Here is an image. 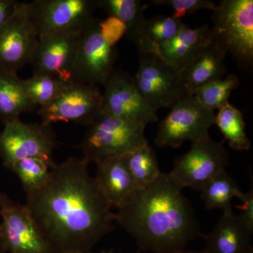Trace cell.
<instances>
[{"label":"cell","instance_id":"obj_13","mask_svg":"<svg viewBox=\"0 0 253 253\" xmlns=\"http://www.w3.org/2000/svg\"><path fill=\"white\" fill-rule=\"evenodd\" d=\"M102 113L142 123L147 126L158 121L157 111L150 106L128 73L114 69L104 84Z\"/></svg>","mask_w":253,"mask_h":253},{"label":"cell","instance_id":"obj_32","mask_svg":"<svg viewBox=\"0 0 253 253\" xmlns=\"http://www.w3.org/2000/svg\"><path fill=\"white\" fill-rule=\"evenodd\" d=\"M19 3L15 0H0V26L12 16Z\"/></svg>","mask_w":253,"mask_h":253},{"label":"cell","instance_id":"obj_28","mask_svg":"<svg viewBox=\"0 0 253 253\" xmlns=\"http://www.w3.org/2000/svg\"><path fill=\"white\" fill-rule=\"evenodd\" d=\"M68 83L48 75L33 74L23 80L28 97L35 106L40 108L51 104Z\"/></svg>","mask_w":253,"mask_h":253},{"label":"cell","instance_id":"obj_6","mask_svg":"<svg viewBox=\"0 0 253 253\" xmlns=\"http://www.w3.org/2000/svg\"><path fill=\"white\" fill-rule=\"evenodd\" d=\"M56 144L52 126L26 123L18 119L6 123L0 132V158L6 168L28 158H41L54 166L53 151Z\"/></svg>","mask_w":253,"mask_h":253},{"label":"cell","instance_id":"obj_3","mask_svg":"<svg viewBox=\"0 0 253 253\" xmlns=\"http://www.w3.org/2000/svg\"><path fill=\"white\" fill-rule=\"evenodd\" d=\"M142 123L101 114L86 126L81 148L83 158L97 163L106 158L124 156L148 143Z\"/></svg>","mask_w":253,"mask_h":253},{"label":"cell","instance_id":"obj_30","mask_svg":"<svg viewBox=\"0 0 253 253\" xmlns=\"http://www.w3.org/2000/svg\"><path fill=\"white\" fill-rule=\"evenodd\" d=\"M99 28L105 41L112 46H116L126 33L125 23L113 16H108L102 21L99 20Z\"/></svg>","mask_w":253,"mask_h":253},{"label":"cell","instance_id":"obj_27","mask_svg":"<svg viewBox=\"0 0 253 253\" xmlns=\"http://www.w3.org/2000/svg\"><path fill=\"white\" fill-rule=\"evenodd\" d=\"M239 84V78L231 73L222 79L205 84L196 89L192 95L205 107L214 111L229 103L231 92L238 88Z\"/></svg>","mask_w":253,"mask_h":253},{"label":"cell","instance_id":"obj_35","mask_svg":"<svg viewBox=\"0 0 253 253\" xmlns=\"http://www.w3.org/2000/svg\"><path fill=\"white\" fill-rule=\"evenodd\" d=\"M100 253H113V251H102V252H101Z\"/></svg>","mask_w":253,"mask_h":253},{"label":"cell","instance_id":"obj_9","mask_svg":"<svg viewBox=\"0 0 253 253\" xmlns=\"http://www.w3.org/2000/svg\"><path fill=\"white\" fill-rule=\"evenodd\" d=\"M28 13L38 37L65 31L84 30L94 19L97 0H35Z\"/></svg>","mask_w":253,"mask_h":253},{"label":"cell","instance_id":"obj_29","mask_svg":"<svg viewBox=\"0 0 253 253\" xmlns=\"http://www.w3.org/2000/svg\"><path fill=\"white\" fill-rule=\"evenodd\" d=\"M151 2L158 6L171 8L174 11L173 17L178 19L200 10L208 9L213 11L217 4L211 0H152Z\"/></svg>","mask_w":253,"mask_h":253},{"label":"cell","instance_id":"obj_24","mask_svg":"<svg viewBox=\"0 0 253 253\" xmlns=\"http://www.w3.org/2000/svg\"><path fill=\"white\" fill-rule=\"evenodd\" d=\"M97 5L108 16L117 18L125 23L126 37L133 42L146 21L144 12L147 5L140 0H97Z\"/></svg>","mask_w":253,"mask_h":253},{"label":"cell","instance_id":"obj_18","mask_svg":"<svg viewBox=\"0 0 253 253\" xmlns=\"http://www.w3.org/2000/svg\"><path fill=\"white\" fill-rule=\"evenodd\" d=\"M96 165V185L111 208L118 209L137 189L123 156L106 158Z\"/></svg>","mask_w":253,"mask_h":253},{"label":"cell","instance_id":"obj_17","mask_svg":"<svg viewBox=\"0 0 253 253\" xmlns=\"http://www.w3.org/2000/svg\"><path fill=\"white\" fill-rule=\"evenodd\" d=\"M253 232L232 208L223 211L217 224L205 240V253H253Z\"/></svg>","mask_w":253,"mask_h":253},{"label":"cell","instance_id":"obj_20","mask_svg":"<svg viewBox=\"0 0 253 253\" xmlns=\"http://www.w3.org/2000/svg\"><path fill=\"white\" fill-rule=\"evenodd\" d=\"M36 108L17 73L0 70V121L5 125L16 121L22 113L31 112Z\"/></svg>","mask_w":253,"mask_h":253},{"label":"cell","instance_id":"obj_34","mask_svg":"<svg viewBox=\"0 0 253 253\" xmlns=\"http://www.w3.org/2000/svg\"><path fill=\"white\" fill-rule=\"evenodd\" d=\"M4 246H3L2 241H1V236H0V253H5Z\"/></svg>","mask_w":253,"mask_h":253},{"label":"cell","instance_id":"obj_26","mask_svg":"<svg viewBox=\"0 0 253 253\" xmlns=\"http://www.w3.org/2000/svg\"><path fill=\"white\" fill-rule=\"evenodd\" d=\"M53 167L41 158H28L12 163L7 169L16 174L28 194L43 186L47 180L50 169Z\"/></svg>","mask_w":253,"mask_h":253},{"label":"cell","instance_id":"obj_7","mask_svg":"<svg viewBox=\"0 0 253 253\" xmlns=\"http://www.w3.org/2000/svg\"><path fill=\"white\" fill-rule=\"evenodd\" d=\"M225 141L217 142L208 135L192 143L191 149L176 158L169 172L183 188L196 191L202 188L229 165V153Z\"/></svg>","mask_w":253,"mask_h":253},{"label":"cell","instance_id":"obj_23","mask_svg":"<svg viewBox=\"0 0 253 253\" xmlns=\"http://www.w3.org/2000/svg\"><path fill=\"white\" fill-rule=\"evenodd\" d=\"M216 125L227 141L231 149L236 151H249L251 141L246 131L244 115L230 103H228L218 110L215 115Z\"/></svg>","mask_w":253,"mask_h":253},{"label":"cell","instance_id":"obj_1","mask_svg":"<svg viewBox=\"0 0 253 253\" xmlns=\"http://www.w3.org/2000/svg\"><path fill=\"white\" fill-rule=\"evenodd\" d=\"M84 158L70 157L26 194V204L51 253H88L115 229L116 214L101 194Z\"/></svg>","mask_w":253,"mask_h":253},{"label":"cell","instance_id":"obj_11","mask_svg":"<svg viewBox=\"0 0 253 253\" xmlns=\"http://www.w3.org/2000/svg\"><path fill=\"white\" fill-rule=\"evenodd\" d=\"M139 56V66L134 78L141 95L156 111L170 108L188 96L181 73L168 66L156 54Z\"/></svg>","mask_w":253,"mask_h":253},{"label":"cell","instance_id":"obj_4","mask_svg":"<svg viewBox=\"0 0 253 253\" xmlns=\"http://www.w3.org/2000/svg\"><path fill=\"white\" fill-rule=\"evenodd\" d=\"M214 36L241 64L253 61V1L223 0L212 16Z\"/></svg>","mask_w":253,"mask_h":253},{"label":"cell","instance_id":"obj_19","mask_svg":"<svg viewBox=\"0 0 253 253\" xmlns=\"http://www.w3.org/2000/svg\"><path fill=\"white\" fill-rule=\"evenodd\" d=\"M227 53L214 37L212 41L181 73L183 84L188 94L192 95L196 89L205 84L225 77L227 68L224 64V59Z\"/></svg>","mask_w":253,"mask_h":253},{"label":"cell","instance_id":"obj_22","mask_svg":"<svg viewBox=\"0 0 253 253\" xmlns=\"http://www.w3.org/2000/svg\"><path fill=\"white\" fill-rule=\"evenodd\" d=\"M136 189H142L156 180L161 174L157 156L149 142L123 156Z\"/></svg>","mask_w":253,"mask_h":253},{"label":"cell","instance_id":"obj_31","mask_svg":"<svg viewBox=\"0 0 253 253\" xmlns=\"http://www.w3.org/2000/svg\"><path fill=\"white\" fill-rule=\"evenodd\" d=\"M241 200V208L242 213L239 214L240 218L246 227L253 233V189L249 192H242L239 199Z\"/></svg>","mask_w":253,"mask_h":253},{"label":"cell","instance_id":"obj_21","mask_svg":"<svg viewBox=\"0 0 253 253\" xmlns=\"http://www.w3.org/2000/svg\"><path fill=\"white\" fill-rule=\"evenodd\" d=\"M184 24L172 16L146 18L133 41L139 55L156 54L158 48L172 39Z\"/></svg>","mask_w":253,"mask_h":253},{"label":"cell","instance_id":"obj_15","mask_svg":"<svg viewBox=\"0 0 253 253\" xmlns=\"http://www.w3.org/2000/svg\"><path fill=\"white\" fill-rule=\"evenodd\" d=\"M56 32L40 37L31 64L33 74L72 81V70L82 32Z\"/></svg>","mask_w":253,"mask_h":253},{"label":"cell","instance_id":"obj_12","mask_svg":"<svg viewBox=\"0 0 253 253\" xmlns=\"http://www.w3.org/2000/svg\"><path fill=\"white\" fill-rule=\"evenodd\" d=\"M0 236L6 252L51 253L26 206L0 189Z\"/></svg>","mask_w":253,"mask_h":253},{"label":"cell","instance_id":"obj_16","mask_svg":"<svg viewBox=\"0 0 253 253\" xmlns=\"http://www.w3.org/2000/svg\"><path fill=\"white\" fill-rule=\"evenodd\" d=\"M214 38L212 28L208 24L191 28L184 23L177 34L160 46L155 54L181 73Z\"/></svg>","mask_w":253,"mask_h":253},{"label":"cell","instance_id":"obj_10","mask_svg":"<svg viewBox=\"0 0 253 253\" xmlns=\"http://www.w3.org/2000/svg\"><path fill=\"white\" fill-rule=\"evenodd\" d=\"M116 46L110 45L101 34L99 19L94 18L82 32L72 70V81L104 85L114 71Z\"/></svg>","mask_w":253,"mask_h":253},{"label":"cell","instance_id":"obj_14","mask_svg":"<svg viewBox=\"0 0 253 253\" xmlns=\"http://www.w3.org/2000/svg\"><path fill=\"white\" fill-rule=\"evenodd\" d=\"M38 40L27 2H20L12 16L0 26V70L17 73L31 63Z\"/></svg>","mask_w":253,"mask_h":253},{"label":"cell","instance_id":"obj_33","mask_svg":"<svg viewBox=\"0 0 253 253\" xmlns=\"http://www.w3.org/2000/svg\"><path fill=\"white\" fill-rule=\"evenodd\" d=\"M177 253H205L204 251H187V250H184V251H180Z\"/></svg>","mask_w":253,"mask_h":253},{"label":"cell","instance_id":"obj_5","mask_svg":"<svg viewBox=\"0 0 253 253\" xmlns=\"http://www.w3.org/2000/svg\"><path fill=\"white\" fill-rule=\"evenodd\" d=\"M214 119V111L203 106L194 95H188L176 101L160 123L155 144L159 148H178L186 141L194 143L209 135Z\"/></svg>","mask_w":253,"mask_h":253},{"label":"cell","instance_id":"obj_25","mask_svg":"<svg viewBox=\"0 0 253 253\" xmlns=\"http://www.w3.org/2000/svg\"><path fill=\"white\" fill-rule=\"evenodd\" d=\"M201 199L208 211L219 209L222 211L232 208L231 201L234 198L239 199L243 191L237 182L223 171L208 181L201 190Z\"/></svg>","mask_w":253,"mask_h":253},{"label":"cell","instance_id":"obj_2","mask_svg":"<svg viewBox=\"0 0 253 253\" xmlns=\"http://www.w3.org/2000/svg\"><path fill=\"white\" fill-rule=\"evenodd\" d=\"M181 187L169 173L136 189L118 208L116 222L143 251L177 253L202 236L199 223Z\"/></svg>","mask_w":253,"mask_h":253},{"label":"cell","instance_id":"obj_8","mask_svg":"<svg viewBox=\"0 0 253 253\" xmlns=\"http://www.w3.org/2000/svg\"><path fill=\"white\" fill-rule=\"evenodd\" d=\"M42 123L72 122L88 126L102 114V93L98 86L71 81L60 94L38 112Z\"/></svg>","mask_w":253,"mask_h":253}]
</instances>
